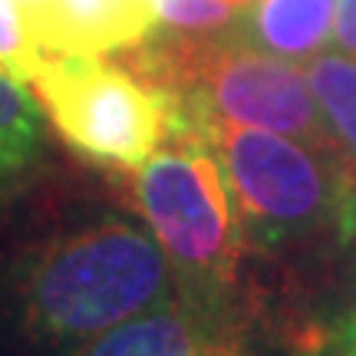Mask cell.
<instances>
[{
  "instance_id": "cell-7",
  "label": "cell",
  "mask_w": 356,
  "mask_h": 356,
  "mask_svg": "<svg viewBox=\"0 0 356 356\" xmlns=\"http://www.w3.org/2000/svg\"><path fill=\"white\" fill-rule=\"evenodd\" d=\"M333 13L337 0H251L228 30L257 50L307 63L333 40Z\"/></svg>"
},
{
  "instance_id": "cell-11",
  "label": "cell",
  "mask_w": 356,
  "mask_h": 356,
  "mask_svg": "<svg viewBox=\"0 0 356 356\" xmlns=\"http://www.w3.org/2000/svg\"><path fill=\"white\" fill-rule=\"evenodd\" d=\"M152 7L159 13V26L188 33L225 30L238 13L228 0H152Z\"/></svg>"
},
{
  "instance_id": "cell-14",
  "label": "cell",
  "mask_w": 356,
  "mask_h": 356,
  "mask_svg": "<svg viewBox=\"0 0 356 356\" xmlns=\"http://www.w3.org/2000/svg\"><path fill=\"white\" fill-rule=\"evenodd\" d=\"M356 248V244H353ZM350 280H353V293H356V254H353V270H350Z\"/></svg>"
},
{
  "instance_id": "cell-13",
  "label": "cell",
  "mask_w": 356,
  "mask_h": 356,
  "mask_svg": "<svg viewBox=\"0 0 356 356\" xmlns=\"http://www.w3.org/2000/svg\"><path fill=\"white\" fill-rule=\"evenodd\" d=\"M333 346L340 356H356V310L340 320V327L333 333Z\"/></svg>"
},
{
  "instance_id": "cell-4",
  "label": "cell",
  "mask_w": 356,
  "mask_h": 356,
  "mask_svg": "<svg viewBox=\"0 0 356 356\" xmlns=\"http://www.w3.org/2000/svg\"><path fill=\"white\" fill-rule=\"evenodd\" d=\"M30 89L60 139L96 165L136 172L172 136V99L102 56L50 53Z\"/></svg>"
},
{
  "instance_id": "cell-8",
  "label": "cell",
  "mask_w": 356,
  "mask_h": 356,
  "mask_svg": "<svg viewBox=\"0 0 356 356\" xmlns=\"http://www.w3.org/2000/svg\"><path fill=\"white\" fill-rule=\"evenodd\" d=\"M43 109L26 83L0 70V188L20 178L43 152Z\"/></svg>"
},
{
  "instance_id": "cell-2",
  "label": "cell",
  "mask_w": 356,
  "mask_h": 356,
  "mask_svg": "<svg viewBox=\"0 0 356 356\" xmlns=\"http://www.w3.org/2000/svg\"><path fill=\"white\" fill-rule=\"evenodd\" d=\"M195 139L221 162L244 241L356 244V168L340 149L225 119L204 122Z\"/></svg>"
},
{
  "instance_id": "cell-1",
  "label": "cell",
  "mask_w": 356,
  "mask_h": 356,
  "mask_svg": "<svg viewBox=\"0 0 356 356\" xmlns=\"http://www.w3.org/2000/svg\"><path fill=\"white\" fill-rule=\"evenodd\" d=\"M175 293V270L152 231L126 215L96 211L50 231L17 257L3 304L26 343L60 353Z\"/></svg>"
},
{
  "instance_id": "cell-10",
  "label": "cell",
  "mask_w": 356,
  "mask_h": 356,
  "mask_svg": "<svg viewBox=\"0 0 356 356\" xmlns=\"http://www.w3.org/2000/svg\"><path fill=\"white\" fill-rule=\"evenodd\" d=\"M43 60H47V53L30 37L17 0H0V70L30 86V79Z\"/></svg>"
},
{
  "instance_id": "cell-6",
  "label": "cell",
  "mask_w": 356,
  "mask_h": 356,
  "mask_svg": "<svg viewBox=\"0 0 356 356\" xmlns=\"http://www.w3.org/2000/svg\"><path fill=\"white\" fill-rule=\"evenodd\" d=\"M30 37L47 56H106L139 47L159 26L152 0H17Z\"/></svg>"
},
{
  "instance_id": "cell-5",
  "label": "cell",
  "mask_w": 356,
  "mask_h": 356,
  "mask_svg": "<svg viewBox=\"0 0 356 356\" xmlns=\"http://www.w3.org/2000/svg\"><path fill=\"white\" fill-rule=\"evenodd\" d=\"M241 317L228 297H191L178 291L172 300L99 333L73 356H244Z\"/></svg>"
},
{
  "instance_id": "cell-3",
  "label": "cell",
  "mask_w": 356,
  "mask_h": 356,
  "mask_svg": "<svg viewBox=\"0 0 356 356\" xmlns=\"http://www.w3.org/2000/svg\"><path fill=\"white\" fill-rule=\"evenodd\" d=\"M136 208L175 270L178 291L228 297L244 251L241 218L221 162L202 139H168L136 168Z\"/></svg>"
},
{
  "instance_id": "cell-12",
  "label": "cell",
  "mask_w": 356,
  "mask_h": 356,
  "mask_svg": "<svg viewBox=\"0 0 356 356\" xmlns=\"http://www.w3.org/2000/svg\"><path fill=\"white\" fill-rule=\"evenodd\" d=\"M333 47L340 53H346V56H356V0H337Z\"/></svg>"
},
{
  "instance_id": "cell-9",
  "label": "cell",
  "mask_w": 356,
  "mask_h": 356,
  "mask_svg": "<svg viewBox=\"0 0 356 356\" xmlns=\"http://www.w3.org/2000/svg\"><path fill=\"white\" fill-rule=\"evenodd\" d=\"M307 79L333 142L356 168V56L340 50L317 53L307 60Z\"/></svg>"
}]
</instances>
